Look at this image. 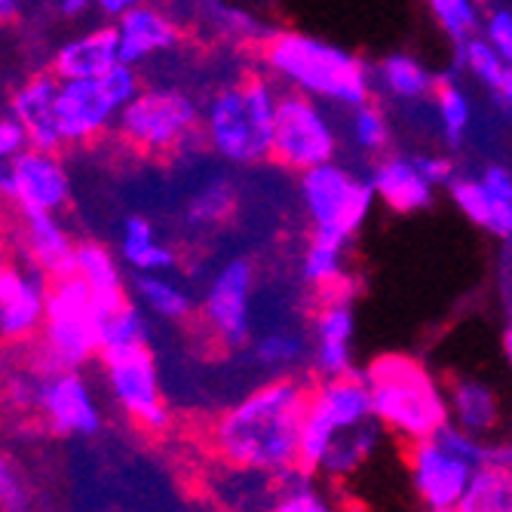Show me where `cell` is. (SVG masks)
I'll return each mask as SVG.
<instances>
[{
  "instance_id": "6da1fadb",
  "label": "cell",
  "mask_w": 512,
  "mask_h": 512,
  "mask_svg": "<svg viewBox=\"0 0 512 512\" xmlns=\"http://www.w3.org/2000/svg\"><path fill=\"white\" fill-rule=\"evenodd\" d=\"M307 384L270 378L224 408L209 430V445L224 467L283 476L298 470V433L307 405Z\"/></svg>"
},
{
  "instance_id": "7a4b0ae2",
  "label": "cell",
  "mask_w": 512,
  "mask_h": 512,
  "mask_svg": "<svg viewBox=\"0 0 512 512\" xmlns=\"http://www.w3.org/2000/svg\"><path fill=\"white\" fill-rule=\"evenodd\" d=\"M359 375L368 384L375 421L405 445L427 439L448 424L445 387L421 359L408 353H384L371 359Z\"/></svg>"
},
{
  "instance_id": "3957f363",
  "label": "cell",
  "mask_w": 512,
  "mask_h": 512,
  "mask_svg": "<svg viewBox=\"0 0 512 512\" xmlns=\"http://www.w3.org/2000/svg\"><path fill=\"white\" fill-rule=\"evenodd\" d=\"M264 68L273 80L286 83L307 99L335 102L356 108L371 99L368 68L335 43H325L310 34L283 31L273 34L261 50Z\"/></svg>"
},
{
  "instance_id": "277c9868",
  "label": "cell",
  "mask_w": 512,
  "mask_h": 512,
  "mask_svg": "<svg viewBox=\"0 0 512 512\" xmlns=\"http://www.w3.org/2000/svg\"><path fill=\"white\" fill-rule=\"evenodd\" d=\"M279 89L264 74H249L224 86L206 105L203 132L209 148L230 163L270 160V132Z\"/></svg>"
},
{
  "instance_id": "5b68a950",
  "label": "cell",
  "mask_w": 512,
  "mask_h": 512,
  "mask_svg": "<svg viewBox=\"0 0 512 512\" xmlns=\"http://www.w3.org/2000/svg\"><path fill=\"white\" fill-rule=\"evenodd\" d=\"M488 439H476L454 424L439 427L433 436L408 442L405 463L417 503L424 512L454 509L470 476L485 463Z\"/></svg>"
},
{
  "instance_id": "8992f818",
  "label": "cell",
  "mask_w": 512,
  "mask_h": 512,
  "mask_svg": "<svg viewBox=\"0 0 512 512\" xmlns=\"http://www.w3.org/2000/svg\"><path fill=\"white\" fill-rule=\"evenodd\" d=\"M99 310L74 273L46 279V307L40 322V371L83 368L99 356Z\"/></svg>"
},
{
  "instance_id": "52a82bcc",
  "label": "cell",
  "mask_w": 512,
  "mask_h": 512,
  "mask_svg": "<svg viewBox=\"0 0 512 512\" xmlns=\"http://www.w3.org/2000/svg\"><path fill=\"white\" fill-rule=\"evenodd\" d=\"M368 421H375V411H371L368 384L359 371L338 378H319V384L307 390L298 433V470L316 476L325 448Z\"/></svg>"
},
{
  "instance_id": "ba28073f",
  "label": "cell",
  "mask_w": 512,
  "mask_h": 512,
  "mask_svg": "<svg viewBox=\"0 0 512 512\" xmlns=\"http://www.w3.org/2000/svg\"><path fill=\"white\" fill-rule=\"evenodd\" d=\"M301 200L313 221V237L347 246L375 206V191L332 160L301 172Z\"/></svg>"
},
{
  "instance_id": "9c48e42d",
  "label": "cell",
  "mask_w": 512,
  "mask_h": 512,
  "mask_svg": "<svg viewBox=\"0 0 512 512\" xmlns=\"http://www.w3.org/2000/svg\"><path fill=\"white\" fill-rule=\"evenodd\" d=\"M120 138L142 154H169L188 145L200 129V111L172 86L138 89L135 99L117 111Z\"/></svg>"
},
{
  "instance_id": "30bf717a",
  "label": "cell",
  "mask_w": 512,
  "mask_h": 512,
  "mask_svg": "<svg viewBox=\"0 0 512 512\" xmlns=\"http://www.w3.org/2000/svg\"><path fill=\"white\" fill-rule=\"evenodd\" d=\"M335 154L338 132L316 99H307L295 89L279 92L270 132V160L292 172H307L313 166L332 163Z\"/></svg>"
},
{
  "instance_id": "8fae6325",
  "label": "cell",
  "mask_w": 512,
  "mask_h": 512,
  "mask_svg": "<svg viewBox=\"0 0 512 512\" xmlns=\"http://www.w3.org/2000/svg\"><path fill=\"white\" fill-rule=\"evenodd\" d=\"M102 362H105L108 390L117 408L145 433L151 436L166 433L172 427V411L163 399L160 368H157L154 353L145 347V350H132V353L111 356Z\"/></svg>"
},
{
  "instance_id": "7c38bea8",
  "label": "cell",
  "mask_w": 512,
  "mask_h": 512,
  "mask_svg": "<svg viewBox=\"0 0 512 512\" xmlns=\"http://www.w3.org/2000/svg\"><path fill=\"white\" fill-rule=\"evenodd\" d=\"M252 295H255V264L249 258L227 261L203 298V325L227 350H246L252 335Z\"/></svg>"
},
{
  "instance_id": "4fadbf2b",
  "label": "cell",
  "mask_w": 512,
  "mask_h": 512,
  "mask_svg": "<svg viewBox=\"0 0 512 512\" xmlns=\"http://www.w3.org/2000/svg\"><path fill=\"white\" fill-rule=\"evenodd\" d=\"M31 402L59 436H96L102 430V408L80 368L40 371L31 384Z\"/></svg>"
},
{
  "instance_id": "5bb4252c",
  "label": "cell",
  "mask_w": 512,
  "mask_h": 512,
  "mask_svg": "<svg viewBox=\"0 0 512 512\" xmlns=\"http://www.w3.org/2000/svg\"><path fill=\"white\" fill-rule=\"evenodd\" d=\"M0 197H7L19 215L59 212L71 197V178L59 154L25 148L0 166Z\"/></svg>"
},
{
  "instance_id": "9a60e30c",
  "label": "cell",
  "mask_w": 512,
  "mask_h": 512,
  "mask_svg": "<svg viewBox=\"0 0 512 512\" xmlns=\"http://www.w3.org/2000/svg\"><path fill=\"white\" fill-rule=\"evenodd\" d=\"M353 341H356V310L353 295L338 286L325 289V301L313 316V371L319 378L350 375L353 368Z\"/></svg>"
},
{
  "instance_id": "2e32d148",
  "label": "cell",
  "mask_w": 512,
  "mask_h": 512,
  "mask_svg": "<svg viewBox=\"0 0 512 512\" xmlns=\"http://www.w3.org/2000/svg\"><path fill=\"white\" fill-rule=\"evenodd\" d=\"M56 126L62 145H83L99 138L117 120V105L108 99L102 80H59L56 86Z\"/></svg>"
},
{
  "instance_id": "e0dca14e",
  "label": "cell",
  "mask_w": 512,
  "mask_h": 512,
  "mask_svg": "<svg viewBox=\"0 0 512 512\" xmlns=\"http://www.w3.org/2000/svg\"><path fill=\"white\" fill-rule=\"evenodd\" d=\"M46 307V276L22 273L0 261V338L13 344L31 341L40 332Z\"/></svg>"
},
{
  "instance_id": "ac0fdd59",
  "label": "cell",
  "mask_w": 512,
  "mask_h": 512,
  "mask_svg": "<svg viewBox=\"0 0 512 512\" xmlns=\"http://www.w3.org/2000/svg\"><path fill=\"white\" fill-rule=\"evenodd\" d=\"M114 31H117V59L132 68L160 53H169L178 43V25L151 4H138L129 13H123Z\"/></svg>"
},
{
  "instance_id": "d6986e66",
  "label": "cell",
  "mask_w": 512,
  "mask_h": 512,
  "mask_svg": "<svg viewBox=\"0 0 512 512\" xmlns=\"http://www.w3.org/2000/svg\"><path fill=\"white\" fill-rule=\"evenodd\" d=\"M56 74L53 71H43L34 74L28 83H22L13 96V117L22 123L25 138H28V148L34 151H50L59 154L62 145V135L56 126Z\"/></svg>"
},
{
  "instance_id": "ffe728a7",
  "label": "cell",
  "mask_w": 512,
  "mask_h": 512,
  "mask_svg": "<svg viewBox=\"0 0 512 512\" xmlns=\"http://www.w3.org/2000/svg\"><path fill=\"white\" fill-rule=\"evenodd\" d=\"M448 402V424L470 433L476 439H491L500 430L503 408L500 393L482 378H454L445 387Z\"/></svg>"
},
{
  "instance_id": "44dd1931",
  "label": "cell",
  "mask_w": 512,
  "mask_h": 512,
  "mask_svg": "<svg viewBox=\"0 0 512 512\" xmlns=\"http://www.w3.org/2000/svg\"><path fill=\"white\" fill-rule=\"evenodd\" d=\"M368 184H371V191H375V197L384 200L399 215L424 212L436 200V188L421 175V169L414 166V160L402 157V154L384 157L375 166V172H371Z\"/></svg>"
},
{
  "instance_id": "7402d4cb",
  "label": "cell",
  "mask_w": 512,
  "mask_h": 512,
  "mask_svg": "<svg viewBox=\"0 0 512 512\" xmlns=\"http://www.w3.org/2000/svg\"><path fill=\"white\" fill-rule=\"evenodd\" d=\"M71 273L86 286V292H89L92 304H96L99 316H105V313L117 310L123 301H129L120 261L114 258V252L108 246H102L96 240L74 243Z\"/></svg>"
},
{
  "instance_id": "603a6c76",
  "label": "cell",
  "mask_w": 512,
  "mask_h": 512,
  "mask_svg": "<svg viewBox=\"0 0 512 512\" xmlns=\"http://www.w3.org/2000/svg\"><path fill=\"white\" fill-rule=\"evenodd\" d=\"M457 512H512V451L506 442L488 439L485 463L463 488Z\"/></svg>"
},
{
  "instance_id": "cb8c5ba5",
  "label": "cell",
  "mask_w": 512,
  "mask_h": 512,
  "mask_svg": "<svg viewBox=\"0 0 512 512\" xmlns=\"http://www.w3.org/2000/svg\"><path fill=\"white\" fill-rule=\"evenodd\" d=\"M117 62V31L105 25L62 43L53 56V74L56 80H96Z\"/></svg>"
},
{
  "instance_id": "d4e9b609",
  "label": "cell",
  "mask_w": 512,
  "mask_h": 512,
  "mask_svg": "<svg viewBox=\"0 0 512 512\" xmlns=\"http://www.w3.org/2000/svg\"><path fill=\"white\" fill-rule=\"evenodd\" d=\"M25 224V252L34 261L37 273L53 279L62 273H71L74 258V240L62 227L56 212H28L22 215Z\"/></svg>"
},
{
  "instance_id": "484cf974",
  "label": "cell",
  "mask_w": 512,
  "mask_h": 512,
  "mask_svg": "<svg viewBox=\"0 0 512 512\" xmlns=\"http://www.w3.org/2000/svg\"><path fill=\"white\" fill-rule=\"evenodd\" d=\"M261 512H350L332 491H325L316 476L292 470L276 476V488Z\"/></svg>"
},
{
  "instance_id": "4316f807",
  "label": "cell",
  "mask_w": 512,
  "mask_h": 512,
  "mask_svg": "<svg viewBox=\"0 0 512 512\" xmlns=\"http://www.w3.org/2000/svg\"><path fill=\"white\" fill-rule=\"evenodd\" d=\"M120 255L135 273H166L175 267V252L160 243L154 224L145 215H126L120 234Z\"/></svg>"
},
{
  "instance_id": "83f0119b",
  "label": "cell",
  "mask_w": 512,
  "mask_h": 512,
  "mask_svg": "<svg viewBox=\"0 0 512 512\" xmlns=\"http://www.w3.org/2000/svg\"><path fill=\"white\" fill-rule=\"evenodd\" d=\"M148 341H151L148 316L132 301H123L117 310H111L99 319V359L145 350Z\"/></svg>"
},
{
  "instance_id": "f1b7e54d",
  "label": "cell",
  "mask_w": 512,
  "mask_h": 512,
  "mask_svg": "<svg viewBox=\"0 0 512 512\" xmlns=\"http://www.w3.org/2000/svg\"><path fill=\"white\" fill-rule=\"evenodd\" d=\"M135 298L138 307L166 322H184L194 313L191 292L178 286L166 273H135Z\"/></svg>"
},
{
  "instance_id": "f546056e",
  "label": "cell",
  "mask_w": 512,
  "mask_h": 512,
  "mask_svg": "<svg viewBox=\"0 0 512 512\" xmlns=\"http://www.w3.org/2000/svg\"><path fill=\"white\" fill-rule=\"evenodd\" d=\"M451 200L454 206L467 215L476 227L488 230V234L500 237L503 243L509 240L512 234V212L509 209H500L488 191L482 188L479 178H451Z\"/></svg>"
},
{
  "instance_id": "4dcf8cb0",
  "label": "cell",
  "mask_w": 512,
  "mask_h": 512,
  "mask_svg": "<svg viewBox=\"0 0 512 512\" xmlns=\"http://www.w3.org/2000/svg\"><path fill=\"white\" fill-rule=\"evenodd\" d=\"M460 59L491 96L500 99V105L512 102V68L509 59H503L494 46H488L479 34H473L460 43Z\"/></svg>"
},
{
  "instance_id": "1f68e13d",
  "label": "cell",
  "mask_w": 512,
  "mask_h": 512,
  "mask_svg": "<svg viewBox=\"0 0 512 512\" xmlns=\"http://www.w3.org/2000/svg\"><path fill=\"white\" fill-rule=\"evenodd\" d=\"M252 356L261 368L273 371V378H295V371L307 359V341L292 329H273L249 341Z\"/></svg>"
},
{
  "instance_id": "d6a6232c",
  "label": "cell",
  "mask_w": 512,
  "mask_h": 512,
  "mask_svg": "<svg viewBox=\"0 0 512 512\" xmlns=\"http://www.w3.org/2000/svg\"><path fill=\"white\" fill-rule=\"evenodd\" d=\"M378 80L393 99H402V102L427 99V96H433V89H436L433 74L421 62L405 56V53L387 56L381 62V68H378Z\"/></svg>"
},
{
  "instance_id": "836d02e7",
  "label": "cell",
  "mask_w": 512,
  "mask_h": 512,
  "mask_svg": "<svg viewBox=\"0 0 512 512\" xmlns=\"http://www.w3.org/2000/svg\"><path fill=\"white\" fill-rule=\"evenodd\" d=\"M237 209V188L230 178H212L191 197L188 221L194 227H218Z\"/></svg>"
},
{
  "instance_id": "e575fe53",
  "label": "cell",
  "mask_w": 512,
  "mask_h": 512,
  "mask_svg": "<svg viewBox=\"0 0 512 512\" xmlns=\"http://www.w3.org/2000/svg\"><path fill=\"white\" fill-rule=\"evenodd\" d=\"M344 255H347V246L310 237V246L301 261V276L316 289L341 286L344 283Z\"/></svg>"
},
{
  "instance_id": "d590c367",
  "label": "cell",
  "mask_w": 512,
  "mask_h": 512,
  "mask_svg": "<svg viewBox=\"0 0 512 512\" xmlns=\"http://www.w3.org/2000/svg\"><path fill=\"white\" fill-rule=\"evenodd\" d=\"M436 96V108H439V123H442V132L448 142L457 148L463 138H467L470 126H473V105L467 99V92H463L457 83L445 80V83H436L433 89Z\"/></svg>"
},
{
  "instance_id": "8d00e7d4",
  "label": "cell",
  "mask_w": 512,
  "mask_h": 512,
  "mask_svg": "<svg viewBox=\"0 0 512 512\" xmlns=\"http://www.w3.org/2000/svg\"><path fill=\"white\" fill-rule=\"evenodd\" d=\"M353 142L365 154H381L387 148L390 123H387V114L378 105H371V102L356 105V111H353Z\"/></svg>"
},
{
  "instance_id": "74e56055",
  "label": "cell",
  "mask_w": 512,
  "mask_h": 512,
  "mask_svg": "<svg viewBox=\"0 0 512 512\" xmlns=\"http://www.w3.org/2000/svg\"><path fill=\"white\" fill-rule=\"evenodd\" d=\"M430 10L445 28V34L457 43L479 31V10L473 0H430Z\"/></svg>"
},
{
  "instance_id": "f35d334b",
  "label": "cell",
  "mask_w": 512,
  "mask_h": 512,
  "mask_svg": "<svg viewBox=\"0 0 512 512\" xmlns=\"http://www.w3.org/2000/svg\"><path fill=\"white\" fill-rule=\"evenodd\" d=\"M31 491L16 460L0 454V512H28Z\"/></svg>"
},
{
  "instance_id": "ab89813d",
  "label": "cell",
  "mask_w": 512,
  "mask_h": 512,
  "mask_svg": "<svg viewBox=\"0 0 512 512\" xmlns=\"http://www.w3.org/2000/svg\"><path fill=\"white\" fill-rule=\"evenodd\" d=\"M99 80H102V86H105V92H108V99L117 105V111H120L126 102H132V99H135V92L142 89L138 71H135L132 65H123V62L111 65Z\"/></svg>"
},
{
  "instance_id": "60d3db41",
  "label": "cell",
  "mask_w": 512,
  "mask_h": 512,
  "mask_svg": "<svg viewBox=\"0 0 512 512\" xmlns=\"http://www.w3.org/2000/svg\"><path fill=\"white\" fill-rule=\"evenodd\" d=\"M482 40L488 46H494L503 59H512V13H509V7L494 10L485 19V37Z\"/></svg>"
},
{
  "instance_id": "b9f144b4",
  "label": "cell",
  "mask_w": 512,
  "mask_h": 512,
  "mask_svg": "<svg viewBox=\"0 0 512 512\" xmlns=\"http://www.w3.org/2000/svg\"><path fill=\"white\" fill-rule=\"evenodd\" d=\"M479 181H482V188L488 191V197L500 209H509L512 212V175H509V169L503 163H491Z\"/></svg>"
},
{
  "instance_id": "7bdbcfd3",
  "label": "cell",
  "mask_w": 512,
  "mask_h": 512,
  "mask_svg": "<svg viewBox=\"0 0 512 512\" xmlns=\"http://www.w3.org/2000/svg\"><path fill=\"white\" fill-rule=\"evenodd\" d=\"M28 148V138L22 123L10 114V117H0V166L10 163L13 157H19Z\"/></svg>"
},
{
  "instance_id": "ee69618b",
  "label": "cell",
  "mask_w": 512,
  "mask_h": 512,
  "mask_svg": "<svg viewBox=\"0 0 512 512\" xmlns=\"http://www.w3.org/2000/svg\"><path fill=\"white\" fill-rule=\"evenodd\" d=\"M414 166L421 169V175L433 184V188H439V184H448L454 178V163L448 157H433V154H424V157H411Z\"/></svg>"
},
{
  "instance_id": "f6af8a7d",
  "label": "cell",
  "mask_w": 512,
  "mask_h": 512,
  "mask_svg": "<svg viewBox=\"0 0 512 512\" xmlns=\"http://www.w3.org/2000/svg\"><path fill=\"white\" fill-rule=\"evenodd\" d=\"M105 16H111V19H120L123 13H129L132 7H138V4H145V0H92Z\"/></svg>"
},
{
  "instance_id": "bcb514c9",
  "label": "cell",
  "mask_w": 512,
  "mask_h": 512,
  "mask_svg": "<svg viewBox=\"0 0 512 512\" xmlns=\"http://www.w3.org/2000/svg\"><path fill=\"white\" fill-rule=\"evenodd\" d=\"M89 7H92V0H59V10L65 19H80L89 13Z\"/></svg>"
},
{
  "instance_id": "7dc6e473",
  "label": "cell",
  "mask_w": 512,
  "mask_h": 512,
  "mask_svg": "<svg viewBox=\"0 0 512 512\" xmlns=\"http://www.w3.org/2000/svg\"><path fill=\"white\" fill-rule=\"evenodd\" d=\"M19 13V0H0V22H10Z\"/></svg>"
},
{
  "instance_id": "c3c4849f",
  "label": "cell",
  "mask_w": 512,
  "mask_h": 512,
  "mask_svg": "<svg viewBox=\"0 0 512 512\" xmlns=\"http://www.w3.org/2000/svg\"><path fill=\"white\" fill-rule=\"evenodd\" d=\"M442 512H457V509H442Z\"/></svg>"
}]
</instances>
